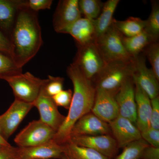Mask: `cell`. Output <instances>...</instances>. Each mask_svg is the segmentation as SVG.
<instances>
[{
  "instance_id": "39",
  "label": "cell",
  "mask_w": 159,
  "mask_h": 159,
  "mask_svg": "<svg viewBox=\"0 0 159 159\" xmlns=\"http://www.w3.org/2000/svg\"><path fill=\"white\" fill-rule=\"evenodd\" d=\"M61 159H74L72 157H71L69 155V154H68L67 153H66V152H65L63 154L62 157H61Z\"/></svg>"
},
{
  "instance_id": "28",
  "label": "cell",
  "mask_w": 159,
  "mask_h": 159,
  "mask_svg": "<svg viewBox=\"0 0 159 159\" xmlns=\"http://www.w3.org/2000/svg\"><path fill=\"white\" fill-rule=\"evenodd\" d=\"M22 73V69L18 67L12 57L0 51V79L5 80L7 77Z\"/></svg>"
},
{
  "instance_id": "16",
  "label": "cell",
  "mask_w": 159,
  "mask_h": 159,
  "mask_svg": "<svg viewBox=\"0 0 159 159\" xmlns=\"http://www.w3.org/2000/svg\"><path fill=\"white\" fill-rule=\"evenodd\" d=\"M110 133L108 123L102 121L90 112L75 123L71 129L70 138L80 136L109 134Z\"/></svg>"
},
{
  "instance_id": "9",
  "label": "cell",
  "mask_w": 159,
  "mask_h": 159,
  "mask_svg": "<svg viewBox=\"0 0 159 159\" xmlns=\"http://www.w3.org/2000/svg\"><path fill=\"white\" fill-rule=\"evenodd\" d=\"M33 107V103L15 99L8 109L0 116V132L4 139L8 141Z\"/></svg>"
},
{
  "instance_id": "18",
  "label": "cell",
  "mask_w": 159,
  "mask_h": 159,
  "mask_svg": "<svg viewBox=\"0 0 159 159\" xmlns=\"http://www.w3.org/2000/svg\"><path fill=\"white\" fill-rule=\"evenodd\" d=\"M24 0H0V31L10 39L16 16L25 6Z\"/></svg>"
},
{
  "instance_id": "20",
  "label": "cell",
  "mask_w": 159,
  "mask_h": 159,
  "mask_svg": "<svg viewBox=\"0 0 159 159\" xmlns=\"http://www.w3.org/2000/svg\"><path fill=\"white\" fill-rule=\"evenodd\" d=\"M67 34L74 38L78 46L94 43L96 34L93 22L84 17L80 18L71 26Z\"/></svg>"
},
{
  "instance_id": "32",
  "label": "cell",
  "mask_w": 159,
  "mask_h": 159,
  "mask_svg": "<svg viewBox=\"0 0 159 159\" xmlns=\"http://www.w3.org/2000/svg\"><path fill=\"white\" fill-rule=\"evenodd\" d=\"M141 134L142 139L151 146L159 147V130L150 127Z\"/></svg>"
},
{
  "instance_id": "1",
  "label": "cell",
  "mask_w": 159,
  "mask_h": 159,
  "mask_svg": "<svg viewBox=\"0 0 159 159\" xmlns=\"http://www.w3.org/2000/svg\"><path fill=\"white\" fill-rule=\"evenodd\" d=\"M67 74L73 86V97L67 116L54 136L53 141L64 145L70 142L71 129L81 117L90 112L93 106L96 89L74 63L68 67Z\"/></svg>"
},
{
  "instance_id": "3",
  "label": "cell",
  "mask_w": 159,
  "mask_h": 159,
  "mask_svg": "<svg viewBox=\"0 0 159 159\" xmlns=\"http://www.w3.org/2000/svg\"><path fill=\"white\" fill-rule=\"evenodd\" d=\"M134 69V58L106 62L92 80L96 89H101L115 96L123 83L132 77Z\"/></svg>"
},
{
  "instance_id": "27",
  "label": "cell",
  "mask_w": 159,
  "mask_h": 159,
  "mask_svg": "<svg viewBox=\"0 0 159 159\" xmlns=\"http://www.w3.org/2000/svg\"><path fill=\"white\" fill-rule=\"evenodd\" d=\"M78 5L81 14L94 22L101 13L103 4L98 0H80Z\"/></svg>"
},
{
  "instance_id": "17",
  "label": "cell",
  "mask_w": 159,
  "mask_h": 159,
  "mask_svg": "<svg viewBox=\"0 0 159 159\" xmlns=\"http://www.w3.org/2000/svg\"><path fill=\"white\" fill-rule=\"evenodd\" d=\"M33 104L39 112V120L57 132L66 116L59 112L52 98L40 93Z\"/></svg>"
},
{
  "instance_id": "26",
  "label": "cell",
  "mask_w": 159,
  "mask_h": 159,
  "mask_svg": "<svg viewBox=\"0 0 159 159\" xmlns=\"http://www.w3.org/2000/svg\"><path fill=\"white\" fill-rule=\"evenodd\" d=\"M149 145L143 139H139L126 145L122 153L112 159H140L143 150Z\"/></svg>"
},
{
  "instance_id": "13",
  "label": "cell",
  "mask_w": 159,
  "mask_h": 159,
  "mask_svg": "<svg viewBox=\"0 0 159 159\" xmlns=\"http://www.w3.org/2000/svg\"><path fill=\"white\" fill-rule=\"evenodd\" d=\"M64 152L63 145L53 140L37 146L16 147L17 159H61Z\"/></svg>"
},
{
  "instance_id": "15",
  "label": "cell",
  "mask_w": 159,
  "mask_h": 159,
  "mask_svg": "<svg viewBox=\"0 0 159 159\" xmlns=\"http://www.w3.org/2000/svg\"><path fill=\"white\" fill-rule=\"evenodd\" d=\"M91 112L99 119L109 123L119 116V109L113 94L96 89V96Z\"/></svg>"
},
{
  "instance_id": "36",
  "label": "cell",
  "mask_w": 159,
  "mask_h": 159,
  "mask_svg": "<svg viewBox=\"0 0 159 159\" xmlns=\"http://www.w3.org/2000/svg\"><path fill=\"white\" fill-rule=\"evenodd\" d=\"M0 159H17L16 153V147L0 146Z\"/></svg>"
},
{
  "instance_id": "8",
  "label": "cell",
  "mask_w": 159,
  "mask_h": 159,
  "mask_svg": "<svg viewBox=\"0 0 159 159\" xmlns=\"http://www.w3.org/2000/svg\"><path fill=\"white\" fill-rule=\"evenodd\" d=\"M134 66L132 78L134 84L142 89L150 99L158 97L159 80L152 69L146 66L144 54H141L134 57Z\"/></svg>"
},
{
  "instance_id": "12",
  "label": "cell",
  "mask_w": 159,
  "mask_h": 159,
  "mask_svg": "<svg viewBox=\"0 0 159 159\" xmlns=\"http://www.w3.org/2000/svg\"><path fill=\"white\" fill-rule=\"evenodd\" d=\"M119 116L126 118L136 125V104L135 84L132 77L127 80L115 95Z\"/></svg>"
},
{
  "instance_id": "21",
  "label": "cell",
  "mask_w": 159,
  "mask_h": 159,
  "mask_svg": "<svg viewBox=\"0 0 159 159\" xmlns=\"http://www.w3.org/2000/svg\"><path fill=\"white\" fill-rule=\"evenodd\" d=\"M119 2V0H108L103 4L101 13L93 22L95 40L105 33L111 25L114 20L113 16Z\"/></svg>"
},
{
  "instance_id": "2",
  "label": "cell",
  "mask_w": 159,
  "mask_h": 159,
  "mask_svg": "<svg viewBox=\"0 0 159 159\" xmlns=\"http://www.w3.org/2000/svg\"><path fill=\"white\" fill-rule=\"evenodd\" d=\"M10 40L12 58L18 67H23L36 55L42 45L41 29L37 12L25 6L19 10Z\"/></svg>"
},
{
  "instance_id": "23",
  "label": "cell",
  "mask_w": 159,
  "mask_h": 159,
  "mask_svg": "<svg viewBox=\"0 0 159 159\" xmlns=\"http://www.w3.org/2000/svg\"><path fill=\"white\" fill-rule=\"evenodd\" d=\"M112 25L124 37H132L144 31L145 20L139 17H129L125 20L119 21L114 19Z\"/></svg>"
},
{
  "instance_id": "31",
  "label": "cell",
  "mask_w": 159,
  "mask_h": 159,
  "mask_svg": "<svg viewBox=\"0 0 159 159\" xmlns=\"http://www.w3.org/2000/svg\"><path fill=\"white\" fill-rule=\"evenodd\" d=\"M73 94V91L71 89L62 90L52 98L57 107H61L66 109H69L72 101Z\"/></svg>"
},
{
  "instance_id": "38",
  "label": "cell",
  "mask_w": 159,
  "mask_h": 159,
  "mask_svg": "<svg viewBox=\"0 0 159 159\" xmlns=\"http://www.w3.org/2000/svg\"><path fill=\"white\" fill-rule=\"evenodd\" d=\"M11 145L8 141L4 139L0 132V146H9Z\"/></svg>"
},
{
  "instance_id": "35",
  "label": "cell",
  "mask_w": 159,
  "mask_h": 159,
  "mask_svg": "<svg viewBox=\"0 0 159 159\" xmlns=\"http://www.w3.org/2000/svg\"><path fill=\"white\" fill-rule=\"evenodd\" d=\"M0 51L12 56V46L10 40L2 31H0Z\"/></svg>"
},
{
  "instance_id": "6",
  "label": "cell",
  "mask_w": 159,
  "mask_h": 159,
  "mask_svg": "<svg viewBox=\"0 0 159 159\" xmlns=\"http://www.w3.org/2000/svg\"><path fill=\"white\" fill-rule=\"evenodd\" d=\"M56 132L39 119L33 120L18 134L14 142L19 147L37 146L53 140Z\"/></svg>"
},
{
  "instance_id": "4",
  "label": "cell",
  "mask_w": 159,
  "mask_h": 159,
  "mask_svg": "<svg viewBox=\"0 0 159 159\" xmlns=\"http://www.w3.org/2000/svg\"><path fill=\"white\" fill-rule=\"evenodd\" d=\"M122 35L113 25L105 33L95 40V44L106 62L133 59L125 50L122 42Z\"/></svg>"
},
{
  "instance_id": "7",
  "label": "cell",
  "mask_w": 159,
  "mask_h": 159,
  "mask_svg": "<svg viewBox=\"0 0 159 159\" xmlns=\"http://www.w3.org/2000/svg\"><path fill=\"white\" fill-rule=\"evenodd\" d=\"M88 79L92 80L105 65L95 43L83 46H78V51L74 62Z\"/></svg>"
},
{
  "instance_id": "11",
  "label": "cell",
  "mask_w": 159,
  "mask_h": 159,
  "mask_svg": "<svg viewBox=\"0 0 159 159\" xmlns=\"http://www.w3.org/2000/svg\"><path fill=\"white\" fill-rule=\"evenodd\" d=\"M69 142L92 148L111 159L116 156L119 148L116 141L110 134L71 137Z\"/></svg>"
},
{
  "instance_id": "19",
  "label": "cell",
  "mask_w": 159,
  "mask_h": 159,
  "mask_svg": "<svg viewBox=\"0 0 159 159\" xmlns=\"http://www.w3.org/2000/svg\"><path fill=\"white\" fill-rule=\"evenodd\" d=\"M135 98L137 112L136 125L141 132L150 127L152 111L151 99L148 95L136 84H135Z\"/></svg>"
},
{
  "instance_id": "5",
  "label": "cell",
  "mask_w": 159,
  "mask_h": 159,
  "mask_svg": "<svg viewBox=\"0 0 159 159\" xmlns=\"http://www.w3.org/2000/svg\"><path fill=\"white\" fill-rule=\"evenodd\" d=\"M7 81L13 91L15 99L33 103L39 96L45 79L34 76L30 72L7 77Z\"/></svg>"
},
{
  "instance_id": "10",
  "label": "cell",
  "mask_w": 159,
  "mask_h": 159,
  "mask_svg": "<svg viewBox=\"0 0 159 159\" xmlns=\"http://www.w3.org/2000/svg\"><path fill=\"white\" fill-rule=\"evenodd\" d=\"M81 17L78 0L59 1L53 16L54 30L57 33L67 34L71 26Z\"/></svg>"
},
{
  "instance_id": "34",
  "label": "cell",
  "mask_w": 159,
  "mask_h": 159,
  "mask_svg": "<svg viewBox=\"0 0 159 159\" xmlns=\"http://www.w3.org/2000/svg\"><path fill=\"white\" fill-rule=\"evenodd\" d=\"M152 106L150 127L159 130V97L151 99Z\"/></svg>"
},
{
  "instance_id": "24",
  "label": "cell",
  "mask_w": 159,
  "mask_h": 159,
  "mask_svg": "<svg viewBox=\"0 0 159 159\" xmlns=\"http://www.w3.org/2000/svg\"><path fill=\"white\" fill-rule=\"evenodd\" d=\"M63 146L65 152L74 159H111L92 148L79 146L71 142Z\"/></svg>"
},
{
  "instance_id": "33",
  "label": "cell",
  "mask_w": 159,
  "mask_h": 159,
  "mask_svg": "<svg viewBox=\"0 0 159 159\" xmlns=\"http://www.w3.org/2000/svg\"><path fill=\"white\" fill-rule=\"evenodd\" d=\"M52 0H28L25 1V6L31 11L37 12L41 10L50 9L52 6Z\"/></svg>"
},
{
  "instance_id": "30",
  "label": "cell",
  "mask_w": 159,
  "mask_h": 159,
  "mask_svg": "<svg viewBox=\"0 0 159 159\" xmlns=\"http://www.w3.org/2000/svg\"><path fill=\"white\" fill-rule=\"evenodd\" d=\"M152 66V71L159 80V45L158 42H152L143 51Z\"/></svg>"
},
{
  "instance_id": "25",
  "label": "cell",
  "mask_w": 159,
  "mask_h": 159,
  "mask_svg": "<svg viewBox=\"0 0 159 159\" xmlns=\"http://www.w3.org/2000/svg\"><path fill=\"white\" fill-rule=\"evenodd\" d=\"M151 12L148 19L145 20L144 30L153 42H158L159 37V6L157 1L152 2Z\"/></svg>"
},
{
  "instance_id": "22",
  "label": "cell",
  "mask_w": 159,
  "mask_h": 159,
  "mask_svg": "<svg viewBox=\"0 0 159 159\" xmlns=\"http://www.w3.org/2000/svg\"><path fill=\"white\" fill-rule=\"evenodd\" d=\"M122 42L128 54L134 57L142 54L147 46L155 42L144 30L139 34L132 37L123 36Z\"/></svg>"
},
{
  "instance_id": "29",
  "label": "cell",
  "mask_w": 159,
  "mask_h": 159,
  "mask_svg": "<svg viewBox=\"0 0 159 159\" xmlns=\"http://www.w3.org/2000/svg\"><path fill=\"white\" fill-rule=\"evenodd\" d=\"M64 81L62 77L49 75L48 79H45L40 93L52 98L62 90Z\"/></svg>"
},
{
  "instance_id": "14",
  "label": "cell",
  "mask_w": 159,
  "mask_h": 159,
  "mask_svg": "<svg viewBox=\"0 0 159 159\" xmlns=\"http://www.w3.org/2000/svg\"><path fill=\"white\" fill-rule=\"evenodd\" d=\"M108 124L119 148H123L129 143L142 139L136 125L126 118L119 116Z\"/></svg>"
},
{
  "instance_id": "37",
  "label": "cell",
  "mask_w": 159,
  "mask_h": 159,
  "mask_svg": "<svg viewBox=\"0 0 159 159\" xmlns=\"http://www.w3.org/2000/svg\"><path fill=\"white\" fill-rule=\"evenodd\" d=\"M140 159H159V147L149 145L143 150Z\"/></svg>"
}]
</instances>
